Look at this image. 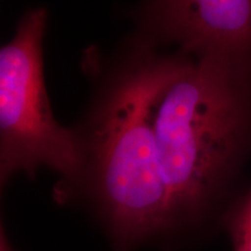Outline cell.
I'll return each mask as SVG.
<instances>
[{
  "label": "cell",
  "instance_id": "obj_1",
  "mask_svg": "<svg viewBox=\"0 0 251 251\" xmlns=\"http://www.w3.org/2000/svg\"><path fill=\"white\" fill-rule=\"evenodd\" d=\"M185 59L134 29L108 52L91 47L81 69L90 96L74 129L80 163L58 180L52 200L79 209L98 227L109 251H169L170 203L152 126L157 93Z\"/></svg>",
  "mask_w": 251,
  "mask_h": 251
},
{
  "label": "cell",
  "instance_id": "obj_4",
  "mask_svg": "<svg viewBox=\"0 0 251 251\" xmlns=\"http://www.w3.org/2000/svg\"><path fill=\"white\" fill-rule=\"evenodd\" d=\"M129 17L161 48L251 61V0H146Z\"/></svg>",
  "mask_w": 251,
  "mask_h": 251
},
{
  "label": "cell",
  "instance_id": "obj_6",
  "mask_svg": "<svg viewBox=\"0 0 251 251\" xmlns=\"http://www.w3.org/2000/svg\"><path fill=\"white\" fill-rule=\"evenodd\" d=\"M0 251H17L8 241L4 227H1V235H0Z\"/></svg>",
  "mask_w": 251,
  "mask_h": 251
},
{
  "label": "cell",
  "instance_id": "obj_3",
  "mask_svg": "<svg viewBox=\"0 0 251 251\" xmlns=\"http://www.w3.org/2000/svg\"><path fill=\"white\" fill-rule=\"evenodd\" d=\"M49 13L28 7L13 36L0 48V186L25 175L36 179L45 168L69 180L80 163L74 127L56 120L47 93L43 43Z\"/></svg>",
  "mask_w": 251,
  "mask_h": 251
},
{
  "label": "cell",
  "instance_id": "obj_2",
  "mask_svg": "<svg viewBox=\"0 0 251 251\" xmlns=\"http://www.w3.org/2000/svg\"><path fill=\"white\" fill-rule=\"evenodd\" d=\"M170 203L169 251L207 234L251 147V61L185 55L152 106Z\"/></svg>",
  "mask_w": 251,
  "mask_h": 251
},
{
  "label": "cell",
  "instance_id": "obj_5",
  "mask_svg": "<svg viewBox=\"0 0 251 251\" xmlns=\"http://www.w3.org/2000/svg\"><path fill=\"white\" fill-rule=\"evenodd\" d=\"M233 251H251V188L231 203L222 218Z\"/></svg>",
  "mask_w": 251,
  "mask_h": 251
}]
</instances>
